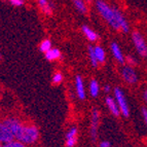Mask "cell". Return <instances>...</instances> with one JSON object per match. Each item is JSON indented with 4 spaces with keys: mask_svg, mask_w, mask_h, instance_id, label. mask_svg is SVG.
Here are the masks:
<instances>
[{
    "mask_svg": "<svg viewBox=\"0 0 147 147\" xmlns=\"http://www.w3.org/2000/svg\"><path fill=\"white\" fill-rule=\"evenodd\" d=\"M96 7L100 12L104 20L110 25L113 29L120 30V31L127 33L130 31V27L127 24V20L123 16V13L116 8L111 7L103 0H97L96 1Z\"/></svg>",
    "mask_w": 147,
    "mask_h": 147,
    "instance_id": "1",
    "label": "cell"
},
{
    "mask_svg": "<svg viewBox=\"0 0 147 147\" xmlns=\"http://www.w3.org/2000/svg\"><path fill=\"white\" fill-rule=\"evenodd\" d=\"M15 139L22 142L25 145L34 144L39 139V131L37 127L33 125H24L21 123L13 134Z\"/></svg>",
    "mask_w": 147,
    "mask_h": 147,
    "instance_id": "2",
    "label": "cell"
},
{
    "mask_svg": "<svg viewBox=\"0 0 147 147\" xmlns=\"http://www.w3.org/2000/svg\"><path fill=\"white\" fill-rule=\"evenodd\" d=\"M114 99L116 100V103H117L118 107H119L120 114H123L125 117H127V116L130 115V109H129V105H127L125 95L121 88H114Z\"/></svg>",
    "mask_w": 147,
    "mask_h": 147,
    "instance_id": "3",
    "label": "cell"
},
{
    "mask_svg": "<svg viewBox=\"0 0 147 147\" xmlns=\"http://www.w3.org/2000/svg\"><path fill=\"white\" fill-rule=\"evenodd\" d=\"M132 39L140 56L143 58H147V44L142 35L139 32H134L132 34Z\"/></svg>",
    "mask_w": 147,
    "mask_h": 147,
    "instance_id": "4",
    "label": "cell"
},
{
    "mask_svg": "<svg viewBox=\"0 0 147 147\" xmlns=\"http://www.w3.org/2000/svg\"><path fill=\"white\" fill-rule=\"evenodd\" d=\"M121 76H123V80L130 84H135L138 81V75L135 69L130 65H125L121 68Z\"/></svg>",
    "mask_w": 147,
    "mask_h": 147,
    "instance_id": "5",
    "label": "cell"
},
{
    "mask_svg": "<svg viewBox=\"0 0 147 147\" xmlns=\"http://www.w3.org/2000/svg\"><path fill=\"white\" fill-rule=\"evenodd\" d=\"M99 120H100V113L97 109H94L92 113L91 119V129H90V136L93 142H95L98 138V127H99Z\"/></svg>",
    "mask_w": 147,
    "mask_h": 147,
    "instance_id": "6",
    "label": "cell"
},
{
    "mask_svg": "<svg viewBox=\"0 0 147 147\" xmlns=\"http://www.w3.org/2000/svg\"><path fill=\"white\" fill-rule=\"evenodd\" d=\"M12 140H15V136L11 133V131L3 121H0V142L2 144H6Z\"/></svg>",
    "mask_w": 147,
    "mask_h": 147,
    "instance_id": "7",
    "label": "cell"
},
{
    "mask_svg": "<svg viewBox=\"0 0 147 147\" xmlns=\"http://www.w3.org/2000/svg\"><path fill=\"white\" fill-rule=\"evenodd\" d=\"M77 134L78 130L76 127H71L67 131L66 136H65V143L67 147H74L77 143Z\"/></svg>",
    "mask_w": 147,
    "mask_h": 147,
    "instance_id": "8",
    "label": "cell"
},
{
    "mask_svg": "<svg viewBox=\"0 0 147 147\" xmlns=\"http://www.w3.org/2000/svg\"><path fill=\"white\" fill-rule=\"evenodd\" d=\"M110 49H111V53H112L113 57H114V59L118 62L119 64H125V57L123 56V51L120 49L119 45H118L116 42H111L110 44Z\"/></svg>",
    "mask_w": 147,
    "mask_h": 147,
    "instance_id": "9",
    "label": "cell"
},
{
    "mask_svg": "<svg viewBox=\"0 0 147 147\" xmlns=\"http://www.w3.org/2000/svg\"><path fill=\"white\" fill-rule=\"evenodd\" d=\"M105 103H106L107 108L109 109V111L112 113L113 115H114V116H119L120 115L119 107H118L117 103H116V100L113 98V97H110V96L106 97Z\"/></svg>",
    "mask_w": 147,
    "mask_h": 147,
    "instance_id": "10",
    "label": "cell"
},
{
    "mask_svg": "<svg viewBox=\"0 0 147 147\" xmlns=\"http://www.w3.org/2000/svg\"><path fill=\"white\" fill-rule=\"evenodd\" d=\"M75 88L78 98L80 100H84L86 99V88H84V79L80 75H77L75 77Z\"/></svg>",
    "mask_w": 147,
    "mask_h": 147,
    "instance_id": "11",
    "label": "cell"
},
{
    "mask_svg": "<svg viewBox=\"0 0 147 147\" xmlns=\"http://www.w3.org/2000/svg\"><path fill=\"white\" fill-rule=\"evenodd\" d=\"M81 30H82V33L84 34V36H86V38H88V40H90L91 42H95L98 40V38H99L98 34H97L93 29H91V28L88 27V26L84 25V26L81 27Z\"/></svg>",
    "mask_w": 147,
    "mask_h": 147,
    "instance_id": "12",
    "label": "cell"
},
{
    "mask_svg": "<svg viewBox=\"0 0 147 147\" xmlns=\"http://www.w3.org/2000/svg\"><path fill=\"white\" fill-rule=\"evenodd\" d=\"M62 54H61V51L59 49H55V47H52V49L47 51L45 54H44V57H45V59L49 62H53V61H57V60H59L61 58Z\"/></svg>",
    "mask_w": 147,
    "mask_h": 147,
    "instance_id": "13",
    "label": "cell"
},
{
    "mask_svg": "<svg viewBox=\"0 0 147 147\" xmlns=\"http://www.w3.org/2000/svg\"><path fill=\"white\" fill-rule=\"evenodd\" d=\"M37 2H38V5H39L40 9L42 10L43 13L45 15H52V11H53V8H52V5L49 4V2L47 0H37Z\"/></svg>",
    "mask_w": 147,
    "mask_h": 147,
    "instance_id": "14",
    "label": "cell"
},
{
    "mask_svg": "<svg viewBox=\"0 0 147 147\" xmlns=\"http://www.w3.org/2000/svg\"><path fill=\"white\" fill-rule=\"evenodd\" d=\"M95 49V54H96V58L98 60L99 63L103 64L106 61V55H105V51L103 49V47H101L100 45H96L94 47Z\"/></svg>",
    "mask_w": 147,
    "mask_h": 147,
    "instance_id": "15",
    "label": "cell"
},
{
    "mask_svg": "<svg viewBox=\"0 0 147 147\" xmlns=\"http://www.w3.org/2000/svg\"><path fill=\"white\" fill-rule=\"evenodd\" d=\"M99 93H100V86H99V82L95 79L90 82V94H91L92 97L96 98L98 97Z\"/></svg>",
    "mask_w": 147,
    "mask_h": 147,
    "instance_id": "16",
    "label": "cell"
},
{
    "mask_svg": "<svg viewBox=\"0 0 147 147\" xmlns=\"http://www.w3.org/2000/svg\"><path fill=\"white\" fill-rule=\"evenodd\" d=\"M88 59H90V62H91L92 66H93V67L98 66L99 62H98V60H97V58H96L95 49H94V47H92V45H88Z\"/></svg>",
    "mask_w": 147,
    "mask_h": 147,
    "instance_id": "17",
    "label": "cell"
},
{
    "mask_svg": "<svg viewBox=\"0 0 147 147\" xmlns=\"http://www.w3.org/2000/svg\"><path fill=\"white\" fill-rule=\"evenodd\" d=\"M52 41L49 39H44L42 40V42L40 43L39 45V51L41 53H43V54H45V53L47 52V51H49V49H52Z\"/></svg>",
    "mask_w": 147,
    "mask_h": 147,
    "instance_id": "18",
    "label": "cell"
},
{
    "mask_svg": "<svg viewBox=\"0 0 147 147\" xmlns=\"http://www.w3.org/2000/svg\"><path fill=\"white\" fill-rule=\"evenodd\" d=\"M73 3L79 12H81V13H86V3H84V0H73Z\"/></svg>",
    "mask_w": 147,
    "mask_h": 147,
    "instance_id": "19",
    "label": "cell"
},
{
    "mask_svg": "<svg viewBox=\"0 0 147 147\" xmlns=\"http://www.w3.org/2000/svg\"><path fill=\"white\" fill-rule=\"evenodd\" d=\"M3 147H26V146L22 142L15 139L12 140V141H10V142L6 143V144H3Z\"/></svg>",
    "mask_w": 147,
    "mask_h": 147,
    "instance_id": "20",
    "label": "cell"
},
{
    "mask_svg": "<svg viewBox=\"0 0 147 147\" xmlns=\"http://www.w3.org/2000/svg\"><path fill=\"white\" fill-rule=\"evenodd\" d=\"M63 81V75H62L61 72H56V73L53 75V84H59Z\"/></svg>",
    "mask_w": 147,
    "mask_h": 147,
    "instance_id": "21",
    "label": "cell"
},
{
    "mask_svg": "<svg viewBox=\"0 0 147 147\" xmlns=\"http://www.w3.org/2000/svg\"><path fill=\"white\" fill-rule=\"evenodd\" d=\"M125 63H127V65H130V66L134 67L136 64H137V61H136V59L134 57L127 56V57H125Z\"/></svg>",
    "mask_w": 147,
    "mask_h": 147,
    "instance_id": "22",
    "label": "cell"
},
{
    "mask_svg": "<svg viewBox=\"0 0 147 147\" xmlns=\"http://www.w3.org/2000/svg\"><path fill=\"white\" fill-rule=\"evenodd\" d=\"M9 3L16 7H20L24 4V0H9Z\"/></svg>",
    "mask_w": 147,
    "mask_h": 147,
    "instance_id": "23",
    "label": "cell"
},
{
    "mask_svg": "<svg viewBox=\"0 0 147 147\" xmlns=\"http://www.w3.org/2000/svg\"><path fill=\"white\" fill-rule=\"evenodd\" d=\"M142 116H143V119H144V123L146 125L147 127V108H142Z\"/></svg>",
    "mask_w": 147,
    "mask_h": 147,
    "instance_id": "24",
    "label": "cell"
},
{
    "mask_svg": "<svg viewBox=\"0 0 147 147\" xmlns=\"http://www.w3.org/2000/svg\"><path fill=\"white\" fill-rule=\"evenodd\" d=\"M99 147H110V142L109 141H101Z\"/></svg>",
    "mask_w": 147,
    "mask_h": 147,
    "instance_id": "25",
    "label": "cell"
},
{
    "mask_svg": "<svg viewBox=\"0 0 147 147\" xmlns=\"http://www.w3.org/2000/svg\"><path fill=\"white\" fill-rule=\"evenodd\" d=\"M110 90H111V88H110V86H104V91L106 92V93H109V92H110Z\"/></svg>",
    "mask_w": 147,
    "mask_h": 147,
    "instance_id": "26",
    "label": "cell"
},
{
    "mask_svg": "<svg viewBox=\"0 0 147 147\" xmlns=\"http://www.w3.org/2000/svg\"><path fill=\"white\" fill-rule=\"evenodd\" d=\"M143 98H144V100L147 102V90H145L144 93H143Z\"/></svg>",
    "mask_w": 147,
    "mask_h": 147,
    "instance_id": "27",
    "label": "cell"
},
{
    "mask_svg": "<svg viewBox=\"0 0 147 147\" xmlns=\"http://www.w3.org/2000/svg\"><path fill=\"white\" fill-rule=\"evenodd\" d=\"M0 147H3V144L1 142H0Z\"/></svg>",
    "mask_w": 147,
    "mask_h": 147,
    "instance_id": "28",
    "label": "cell"
},
{
    "mask_svg": "<svg viewBox=\"0 0 147 147\" xmlns=\"http://www.w3.org/2000/svg\"><path fill=\"white\" fill-rule=\"evenodd\" d=\"M0 59H1V55H0Z\"/></svg>",
    "mask_w": 147,
    "mask_h": 147,
    "instance_id": "29",
    "label": "cell"
}]
</instances>
